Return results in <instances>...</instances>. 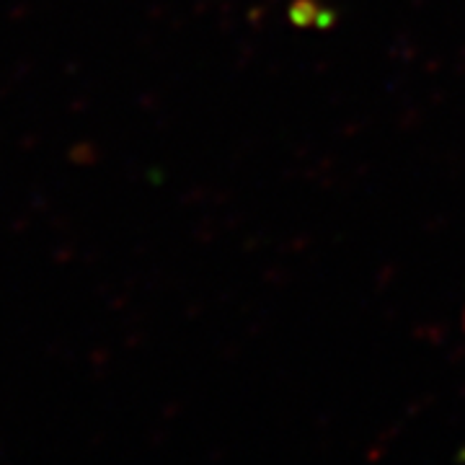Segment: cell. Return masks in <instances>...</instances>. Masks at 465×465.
I'll return each instance as SVG.
<instances>
[{"mask_svg":"<svg viewBox=\"0 0 465 465\" xmlns=\"http://www.w3.org/2000/svg\"><path fill=\"white\" fill-rule=\"evenodd\" d=\"M323 8L326 5H321L318 0H292V5H290V21L295 24V26H318V21H321V14H323Z\"/></svg>","mask_w":465,"mask_h":465,"instance_id":"6da1fadb","label":"cell"}]
</instances>
